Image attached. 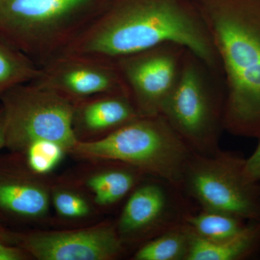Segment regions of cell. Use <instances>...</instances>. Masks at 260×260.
<instances>
[{
	"instance_id": "cell-10",
	"label": "cell",
	"mask_w": 260,
	"mask_h": 260,
	"mask_svg": "<svg viewBox=\"0 0 260 260\" xmlns=\"http://www.w3.org/2000/svg\"><path fill=\"white\" fill-rule=\"evenodd\" d=\"M116 224L74 230L17 232V246L39 260H112L124 250Z\"/></svg>"
},
{
	"instance_id": "cell-15",
	"label": "cell",
	"mask_w": 260,
	"mask_h": 260,
	"mask_svg": "<svg viewBox=\"0 0 260 260\" xmlns=\"http://www.w3.org/2000/svg\"><path fill=\"white\" fill-rule=\"evenodd\" d=\"M145 176L135 168L118 164L116 167L103 169L89 176L85 184L95 204L110 207L129 196Z\"/></svg>"
},
{
	"instance_id": "cell-24",
	"label": "cell",
	"mask_w": 260,
	"mask_h": 260,
	"mask_svg": "<svg viewBox=\"0 0 260 260\" xmlns=\"http://www.w3.org/2000/svg\"><path fill=\"white\" fill-rule=\"evenodd\" d=\"M6 146V124L4 110L0 105V150Z\"/></svg>"
},
{
	"instance_id": "cell-8",
	"label": "cell",
	"mask_w": 260,
	"mask_h": 260,
	"mask_svg": "<svg viewBox=\"0 0 260 260\" xmlns=\"http://www.w3.org/2000/svg\"><path fill=\"white\" fill-rule=\"evenodd\" d=\"M180 189L159 178L142 181L127 197L117 223L124 244L146 241L183 223L190 211Z\"/></svg>"
},
{
	"instance_id": "cell-21",
	"label": "cell",
	"mask_w": 260,
	"mask_h": 260,
	"mask_svg": "<svg viewBox=\"0 0 260 260\" xmlns=\"http://www.w3.org/2000/svg\"><path fill=\"white\" fill-rule=\"evenodd\" d=\"M258 140L255 150L246 158L245 174L249 180L260 184V138Z\"/></svg>"
},
{
	"instance_id": "cell-19",
	"label": "cell",
	"mask_w": 260,
	"mask_h": 260,
	"mask_svg": "<svg viewBox=\"0 0 260 260\" xmlns=\"http://www.w3.org/2000/svg\"><path fill=\"white\" fill-rule=\"evenodd\" d=\"M66 153L67 150L59 143L51 140H39L29 145L25 151L20 154L28 170L34 175L42 177L53 172Z\"/></svg>"
},
{
	"instance_id": "cell-25",
	"label": "cell",
	"mask_w": 260,
	"mask_h": 260,
	"mask_svg": "<svg viewBox=\"0 0 260 260\" xmlns=\"http://www.w3.org/2000/svg\"><path fill=\"white\" fill-rule=\"evenodd\" d=\"M259 254H260V246H259Z\"/></svg>"
},
{
	"instance_id": "cell-3",
	"label": "cell",
	"mask_w": 260,
	"mask_h": 260,
	"mask_svg": "<svg viewBox=\"0 0 260 260\" xmlns=\"http://www.w3.org/2000/svg\"><path fill=\"white\" fill-rule=\"evenodd\" d=\"M112 0H0V36L39 67L60 55Z\"/></svg>"
},
{
	"instance_id": "cell-2",
	"label": "cell",
	"mask_w": 260,
	"mask_h": 260,
	"mask_svg": "<svg viewBox=\"0 0 260 260\" xmlns=\"http://www.w3.org/2000/svg\"><path fill=\"white\" fill-rule=\"evenodd\" d=\"M200 18L225 77L223 129L260 138V0H212Z\"/></svg>"
},
{
	"instance_id": "cell-9",
	"label": "cell",
	"mask_w": 260,
	"mask_h": 260,
	"mask_svg": "<svg viewBox=\"0 0 260 260\" xmlns=\"http://www.w3.org/2000/svg\"><path fill=\"white\" fill-rule=\"evenodd\" d=\"M31 83L52 90L74 104L104 94L130 95L115 62L70 53H63L41 67L40 75Z\"/></svg>"
},
{
	"instance_id": "cell-20",
	"label": "cell",
	"mask_w": 260,
	"mask_h": 260,
	"mask_svg": "<svg viewBox=\"0 0 260 260\" xmlns=\"http://www.w3.org/2000/svg\"><path fill=\"white\" fill-rule=\"evenodd\" d=\"M51 203L57 215L67 220H80L92 212L91 205L86 198L69 188H56L51 191Z\"/></svg>"
},
{
	"instance_id": "cell-5",
	"label": "cell",
	"mask_w": 260,
	"mask_h": 260,
	"mask_svg": "<svg viewBox=\"0 0 260 260\" xmlns=\"http://www.w3.org/2000/svg\"><path fill=\"white\" fill-rule=\"evenodd\" d=\"M246 158L222 151L212 155L192 153L183 174L181 190L201 209L260 221V184L248 179Z\"/></svg>"
},
{
	"instance_id": "cell-18",
	"label": "cell",
	"mask_w": 260,
	"mask_h": 260,
	"mask_svg": "<svg viewBox=\"0 0 260 260\" xmlns=\"http://www.w3.org/2000/svg\"><path fill=\"white\" fill-rule=\"evenodd\" d=\"M41 68L0 36V99L12 88L39 78Z\"/></svg>"
},
{
	"instance_id": "cell-17",
	"label": "cell",
	"mask_w": 260,
	"mask_h": 260,
	"mask_svg": "<svg viewBox=\"0 0 260 260\" xmlns=\"http://www.w3.org/2000/svg\"><path fill=\"white\" fill-rule=\"evenodd\" d=\"M191 232L184 223L146 241L135 252L134 260H187Z\"/></svg>"
},
{
	"instance_id": "cell-14",
	"label": "cell",
	"mask_w": 260,
	"mask_h": 260,
	"mask_svg": "<svg viewBox=\"0 0 260 260\" xmlns=\"http://www.w3.org/2000/svg\"><path fill=\"white\" fill-rule=\"evenodd\" d=\"M259 246L260 221H249L242 234L228 240H207L191 232L187 260L244 259L259 252Z\"/></svg>"
},
{
	"instance_id": "cell-1",
	"label": "cell",
	"mask_w": 260,
	"mask_h": 260,
	"mask_svg": "<svg viewBox=\"0 0 260 260\" xmlns=\"http://www.w3.org/2000/svg\"><path fill=\"white\" fill-rule=\"evenodd\" d=\"M164 44L187 49L211 69L219 65L200 15L178 0H112L64 53L116 62Z\"/></svg>"
},
{
	"instance_id": "cell-4",
	"label": "cell",
	"mask_w": 260,
	"mask_h": 260,
	"mask_svg": "<svg viewBox=\"0 0 260 260\" xmlns=\"http://www.w3.org/2000/svg\"><path fill=\"white\" fill-rule=\"evenodd\" d=\"M70 153L90 161L129 166L181 190L192 152L158 115L140 116L99 139L78 141Z\"/></svg>"
},
{
	"instance_id": "cell-22",
	"label": "cell",
	"mask_w": 260,
	"mask_h": 260,
	"mask_svg": "<svg viewBox=\"0 0 260 260\" xmlns=\"http://www.w3.org/2000/svg\"><path fill=\"white\" fill-rule=\"evenodd\" d=\"M31 259L20 246L12 245L0 241V260H27Z\"/></svg>"
},
{
	"instance_id": "cell-16",
	"label": "cell",
	"mask_w": 260,
	"mask_h": 260,
	"mask_svg": "<svg viewBox=\"0 0 260 260\" xmlns=\"http://www.w3.org/2000/svg\"><path fill=\"white\" fill-rule=\"evenodd\" d=\"M249 222L229 214L201 208L198 211L190 210L183 220L193 234L210 241L237 237L245 230Z\"/></svg>"
},
{
	"instance_id": "cell-13",
	"label": "cell",
	"mask_w": 260,
	"mask_h": 260,
	"mask_svg": "<svg viewBox=\"0 0 260 260\" xmlns=\"http://www.w3.org/2000/svg\"><path fill=\"white\" fill-rule=\"evenodd\" d=\"M127 94H104L75 103L73 125L78 141L106 136L140 117Z\"/></svg>"
},
{
	"instance_id": "cell-6",
	"label": "cell",
	"mask_w": 260,
	"mask_h": 260,
	"mask_svg": "<svg viewBox=\"0 0 260 260\" xmlns=\"http://www.w3.org/2000/svg\"><path fill=\"white\" fill-rule=\"evenodd\" d=\"M6 124V146L22 153L39 140L56 142L70 153L78 143L73 129L75 104L34 83L22 84L0 99Z\"/></svg>"
},
{
	"instance_id": "cell-12",
	"label": "cell",
	"mask_w": 260,
	"mask_h": 260,
	"mask_svg": "<svg viewBox=\"0 0 260 260\" xmlns=\"http://www.w3.org/2000/svg\"><path fill=\"white\" fill-rule=\"evenodd\" d=\"M51 193L25 166L21 154L0 155V220L23 223L44 218Z\"/></svg>"
},
{
	"instance_id": "cell-11",
	"label": "cell",
	"mask_w": 260,
	"mask_h": 260,
	"mask_svg": "<svg viewBox=\"0 0 260 260\" xmlns=\"http://www.w3.org/2000/svg\"><path fill=\"white\" fill-rule=\"evenodd\" d=\"M162 46L116 61L141 116L160 115L164 101L174 88L177 59Z\"/></svg>"
},
{
	"instance_id": "cell-7",
	"label": "cell",
	"mask_w": 260,
	"mask_h": 260,
	"mask_svg": "<svg viewBox=\"0 0 260 260\" xmlns=\"http://www.w3.org/2000/svg\"><path fill=\"white\" fill-rule=\"evenodd\" d=\"M224 100L205 83L197 65L188 59L162 104L160 115L192 153L212 155L220 151Z\"/></svg>"
},
{
	"instance_id": "cell-23",
	"label": "cell",
	"mask_w": 260,
	"mask_h": 260,
	"mask_svg": "<svg viewBox=\"0 0 260 260\" xmlns=\"http://www.w3.org/2000/svg\"><path fill=\"white\" fill-rule=\"evenodd\" d=\"M0 241L17 246V232H12L0 223Z\"/></svg>"
}]
</instances>
